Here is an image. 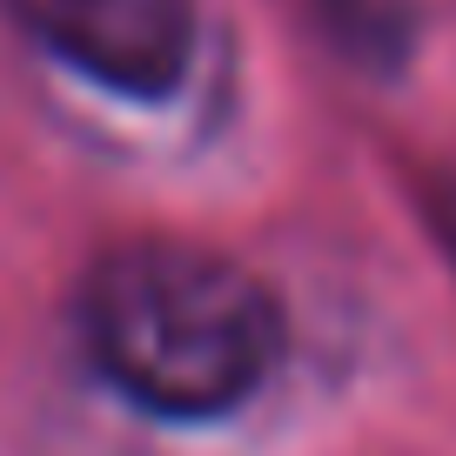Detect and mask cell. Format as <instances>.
<instances>
[{"instance_id":"6da1fadb","label":"cell","mask_w":456,"mask_h":456,"mask_svg":"<svg viewBox=\"0 0 456 456\" xmlns=\"http://www.w3.org/2000/svg\"><path fill=\"white\" fill-rule=\"evenodd\" d=\"M81 336L94 370L168 423L242 410L282 362V302L201 242L142 235L87 269Z\"/></svg>"},{"instance_id":"7a4b0ae2","label":"cell","mask_w":456,"mask_h":456,"mask_svg":"<svg viewBox=\"0 0 456 456\" xmlns=\"http://www.w3.org/2000/svg\"><path fill=\"white\" fill-rule=\"evenodd\" d=\"M28 34L108 94L161 101L195 54V0H20Z\"/></svg>"}]
</instances>
